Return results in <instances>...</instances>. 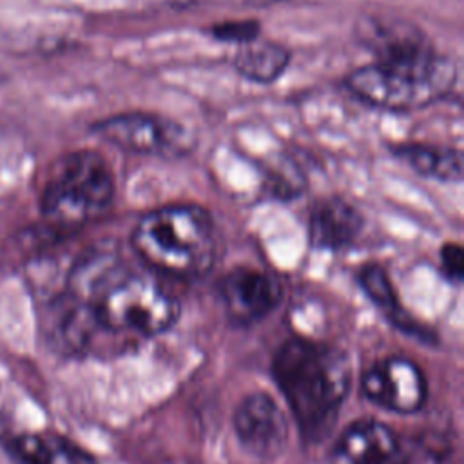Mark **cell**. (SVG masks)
<instances>
[{
    "label": "cell",
    "mask_w": 464,
    "mask_h": 464,
    "mask_svg": "<svg viewBox=\"0 0 464 464\" xmlns=\"http://www.w3.org/2000/svg\"><path fill=\"white\" fill-rule=\"evenodd\" d=\"M272 375L303 439L328 437L350 392L348 355L328 343L292 337L276 350Z\"/></svg>",
    "instance_id": "6da1fadb"
},
{
    "label": "cell",
    "mask_w": 464,
    "mask_h": 464,
    "mask_svg": "<svg viewBox=\"0 0 464 464\" xmlns=\"http://www.w3.org/2000/svg\"><path fill=\"white\" fill-rule=\"evenodd\" d=\"M132 246L154 270L174 277L205 274L216 257L214 219L203 207L172 203L147 212L132 232Z\"/></svg>",
    "instance_id": "7a4b0ae2"
},
{
    "label": "cell",
    "mask_w": 464,
    "mask_h": 464,
    "mask_svg": "<svg viewBox=\"0 0 464 464\" xmlns=\"http://www.w3.org/2000/svg\"><path fill=\"white\" fill-rule=\"evenodd\" d=\"M457 78V69L435 47L373 60L346 76L348 89L362 102L386 111H415L446 96Z\"/></svg>",
    "instance_id": "3957f363"
},
{
    "label": "cell",
    "mask_w": 464,
    "mask_h": 464,
    "mask_svg": "<svg viewBox=\"0 0 464 464\" xmlns=\"http://www.w3.org/2000/svg\"><path fill=\"white\" fill-rule=\"evenodd\" d=\"M114 199V176L94 150H74L58 158L40 196L45 225L58 234L72 232L102 216Z\"/></svg>",
    "instance_id": "277c9868"
},
{
    "label": "cell",
    "mask_w": 464,
    "mask_h": 464,
    "mask_svg": "<svg viewBox=\"0 0 464 464\" xmlns=\"http://www.w3.org/2000/svg\"><path fill=\"white\" fill-rule=\"evenodd\" d=\"M72 299L92 312L103 334L152 337L172 328L179 317V303L170 292L150 277L125 272L123 265L87 297Z\"/></svg>",
    "instance_id": "5b68a950"
},
{
    "label": "cell",
    "mask_w": 464,
    "mask_h": 464,
    "mask_svg": "<svg viewBox=\"0 0 464 464\" xmlns=\"http://www.w3.org/2000/svg\"><path fill=\"white\" fill-rule=\"evenodd\" d=\"M102 140L136 154L178 156L190 149V134L176 121L154 112H120L92 125Z\"/></svg>",
    "instance_id": "8992f818"
},
{
    "label": "cell",
    "mask_w": 464,
    "mask_h": 464,
    "mask_svg": "<svg viewBox=\"0 0 464 464\" xmlns=\"http://www.w3.org/2000/svg\"><path fill=\"white\" fill-rule=\"evenodd\" d=\"M232 426L243 450L256 459L272 460L288 444V417L266 392L245 395L234 410Z\"/></svg>",
    "instance_id": "52a82bcc"
},
{
    "label": "cell",
    "mask_w": 464,
    "mask_h": 464,
    "mask_svg": "<svg viewBox=\"0 0 464 464\" xmlns=\"http://www.w3.org/2000/svg\"><path fill=\"white\" fill-rule=\"evenodd\" d=\"M364 397L395 413L419 411L428 397L422 370L406 357H386L366 370L361 382Z\"/></svg>",
    "instance_id": "ba28073f"
},
{
    "label": "cell",
    "mask_w": 464,
    "mask_h": 464,
    "mask_svg": "<svg viewBox=\"0 0 464 464\" xmlns=\"http://www.w3.org/2000/svg\"><path fill=\"white\" fill-rule=\"evenodd\" d=\"M219 295L232 323L252 324L276 310L283 297V286L266 270L237 266L223 277Z\"/></svg>",
    "instance_id": "9c48e42d"
},
{
    "label": "cell",
    "mask_w": 464,
    "mask_h": 464,
    "mask_svg": "<svg viewBox=\"0 0 464 464\" xmlns=\"http://www.w3.org/2000/svg\"><path fill=\"white\" fill-rule=\"evenodd\" d=\"M0 446L14 464H98L78 442L51 430H13L0 422Z\"/></svg>",
    "instance_id": "30bf717a"
},
{
    "label": "cell",
    "mask_w": 464,
    "mask_h": 464,
    "mask_svg": "<svg viewBox=\"0 0 464 464\" xmlns=\"http://www.w3.org/2000/svg\"><path fill=\"white\" fill-rule=\"evenodd\" d=\"M330 464H399L401 448L395 433L382 422L361 419L334 442Z\"/></svg>",
    "instance_id": "8fae6325"
},
{
    "label": "cell",
    "mask_w": 464,
    "mask_h": 464,
    "mask_svg": "<svg viewBox=\"0 0 464 464\" xmlns=\"http://www.w3.org/2000/svg\"><path fill=\"white\" fill-rule=\"evenodd\" d=\"M362 230L361 212L344 198L328 196L314 203L308 218V232L314 246L323 250L348 248Z\"/></svg>",
    "instance_id": "7c38bea8"
},
{
    "label": "cell",
    "mask_w": 464,
    "mask_h": 464,
    "mask_svg": "<svg viewBox=\"0 0 464 464\" xmlns=\"http://www.w3.org/2000/svg\"><path fill=\"white\" fill-rule=\"evenodd\" d=\"M393 156L410 165L415 172L444 183H459L462 179L464 160L460 150L428 143H395L390 147Z\"/></svg>",
    "instance_id": "4fadbf2b"
},
{
    "label": "cell",
    "mask_w": 464,
    "mask_h": 464,
    "mask_svg": "<svg viewBox=\"0 0 464 464\" xmlns=\"http://www.w3.org/2000/svg\"><path fill=\"white\" fill-rule=\"evenodd\" d=\"M232 63L243 78L257 83H270L286 71L290 51L281 44L257 36L252 42L237 45Z\"/></svg>",
    "instance_id": "5bb4252c"
},
{
    "label": "cell",
    "mask_w": 464,
    "mask_h": 464,
    "mask_svg": "<svg viewBox=\"0 0 464 464\" xmlns=\"http://www.w3.org/2000/svg\"><path fill=\"white\" fill-rule=\"evenodd\" d=\"M359 285L364 290V294L368 295V299L379 308L382 310V314L399 328H402L404 332H413V330H420L415 328L408 323L406 312L401 308L397 292L393 288V283L388 276V272L381 266V265H364L359 272Z\"/></svg>",
    "instance_id": "9a60e30c"
},
{
    "label": "cell",
    "mask_w": 464,
    "mask_h": 464,
    "mask_svg": "<svg viewBox=\"0 0 464 464\" xmlns=\"http://www.w3.org/2000/svg\"><path fill=\"white\" fill-rule=\"evenodd\" d=\"M261 25L256 20H232L212 25L210 33L219 42H228L236 45H243L259 36Z\"/></svg>",
    "instance_id": "2e32d148"
},
{
    "label": "cell",
    "mask_w": 464,
    "mask_h": 464,
    "mask_svg": "<svg viewBox=\"0 0 464 464\" xmlns=\"http://www.w3.org/2000/svg\"><path fill=\"white\" fill-rule=\"evenodd\" d=\"M440 266L444 276L459 283L464 276V250L459 243H446L440 250Z\"/></svg>",
    "instance_id": "e0dca14e"
},
{
    "label": "cell",
    "mask_w": 464,
    "mask_h": 464,
    "mask_svg": "<svg viewBox=\"0 0 464 464\" xmlns=\"http://www.w3.org/2000/svg\"><path fill=\"white\" fill-rule=\"evenodd\" d=\"M241 4H246V5H270V4H276V2H283V0H239Z\"/></svg>",
    "instance_id": "ac0fdd59"
}]
</instances>
